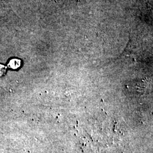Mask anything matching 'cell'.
I'll list each match as a JSON object with an SVG mask.
<instances>
[{"label":"cell","instance_id":"6da1fadb","mask_svg":"<svg viewBox=\"0 0 153 153\" xmlns=\"http://www.w3.org/2000/svg\"><path fill=\"white\" fill-rule=\"evenodd\" d=\"M8 65L10 68H11V69H16L17 68H19V66H21V60L16 59H12L9 62Z\"/></svg>","mask_w":153,"mask_h":153},{"label":"cell","instance_id":"7a4b0ae2","mask_svg":"<svg viewBox=\"0 0 153 153\" xmlns=\"http://www.w3.org/2000/svg\"><path fill=\"white\" fill-rule=\"evenodd\" d=\"M6 71V67L5 66L0 64V76L3 75Z\"/></svg>","mask_w":153,"mask_h":153}]
</instances>
